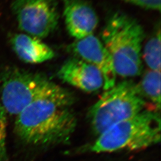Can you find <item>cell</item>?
Here are the masks:
<instances>
[{
  "label": "cell",
  "instance_id": "obj_1",
  "mask_svg": "<svg viewBox=\"0 0 161 161\" xmlns=\"http://www.w3.org/2000/svg\"><path fill=\"white\" fill-rule=\"evenodd\" d=\"M74 102L71 93L62 86L35 100L16 116L17 138L23 144L35 147L66 143L77 126Z\"/></svg>",
  "mask_w": 161,
  "mask_h": 161
},
{
  "label": "cell",
  "instance_id": "obj_2",
  "mask_svg": "<svg viewBox=\"0 0 161 161\" xmlns=\"http://www.w3.org/2000/svg\"><path fill=\"white\" fill-rule=\"evenodd\" d=\"M144 38V29L136 19L121 12L110 16L100 40L109 53L116 75L128 78L142 74Z\"/></svg>",
  "mask_w": 161,
  "mask_h": 161
},
{
  "label": "cell",
  "instance_id": "obj_3",
  "mask_svg": "<svg viewBox=\"0 0 161 161\" xmlns=\"http://www.w3.org/2000/svg\"><path fill=\"white\" fill-rule=\"evenodd\" d=\"M160 141L159 111L146 109L99 135L88 150L95 153L137 151L158 144Z\"/></svg>",
  "mask_w": 161,
  "mask_h": 161
},
{
  "label": "cell",
  "instance_id": "obj_4",
  "mask_svg": "<svg viewBox=\"0 0 161 161\" xmlns=\"http://www.w3.org/2000/svg\"><path fill=\"white\" fill-rule=\"evenodd\" d=\"M146 101L131 80L122 81L105 90L88 110L92 132L97 137L116 124L146 109Z\"/></svg>",
  "mask_w": 161,
  "mask_h": 161
},
{
  "label": "cell",
  "instance_id": "obj_5",
  "mask_svg": "<svg viewBox=\"0 0 161 161\" xmlns=\"http://www.w3.org/2000/svg\"><path fill=\"white\" fill-rule=\"evenodd\" d=\"M60 87L42 74L14 66L0 71L1 104L10 115L17 116L29 104Z\"/></svg>",
  "mask_w": 161,
  "mask_h": 161
},
{
  "label": "cell",
  "instance_id": "obj_6",
  "mask_svg": "<svg viewBox=\"0 0 161 161\" xmlns=\"http://www.w3.org/2000/svg\"><path fill=\"white\" fill-rule=\"evenodd\" d=\"M12 9L19 29L26 34L42 39L58 28L57 0H13Z\"/></svg>",
  "mask_w": 161,
  "mask_h": 161
},
{
  "label": "cell",
  "instance_id": "obj_7",
  "mask_svg": "<svg viewBox=\"0 0 161 161\" xmlns=\"http://www.w3.org/2000/svg\"><path fill=\"white\" fill-rule=\"evenodd\" d=\"M68 50L74 57L92 64L100 70L104 79V88L106 90L115 86L117 75L109 53L102 41L93 34L75 40Z\"/></svg>",
  "mask_w": 161,
  "mask_h": 161
},
{
  "label": "cell",
  "instance_id": "obj_8",
  "mask_svg": "<svg viewBox=\"0 0 161 161\" xmlns=\"http://www.w3.org/2000/svg\"><path fill=\"white\" fill-rule=\"evenodd\" d=\"M58 77L84 92H96L104 88L102 74L96 66L76 57L66 60L58 72Z\"/></svg>",
  "mask_w": 161,
  "mask_h": 161
},
{
  "label": "cell",
  "instance_id": "obj_9",
  "mask_svg": "<svg viewBox=\"0 0 161 161\" xmlns=\"http://www.w3.org/2000/svg\"><path fill=\"white\" fill-rule=\"evenodd\" d=\"M64 17L69 35L76 40L93 34L98 23L97 14L85 0H63Z\"/></svg>",
  "mask_w": 161,
  "mask_h": 161
},
{
  "label": "cell",
  "instance_id": "obj_10",
  "mask_svg": "<svg viewBox=\"0 0 161 161\" xmlns=\"http://www.w3.org/2000/svg\"><path fill=\"white\" fill-rule=\"evenodd\" d=\"M10 44L18 58L23 62L39 64L50 60L55 53L41 39L26 34H13Z\"/></svg>",
  "mask_w": 161,
  "mask_h": 161
},
{
  "label": "cell",
  "instance_id": "obj_11",
  "mask_svg": "<svg viewBox=\"0 0 161 161\" xmlns=\"http://www.w3.org/2000/svg\"><path fill=\"white\" fill-rule=\"evenodd\" d=\"M161 71L149 70L146 71L138 84V90L143 96L146 98L154 106L155 109L161 108Z\"/></svg>",
  "mask_w": 161,
  "mask_h": 161
},
{
  "label": "cell",
  "instance_id": "obj_12",
  "mask_svg": "<svg viewBox=\"0 0 161 161\" xmlns=\"http://www.w3.org/2000/svg\"><path fill=\"white\" fill-rule=\"evenodd\" d=\"M161 30L160 28L145 44L142 57L150 70L161 71Z\"/></svg>",
  "mask_w": 161,
  "mask_h": 161
},
{
  "label": "cell",
  "instance_id": "obj_13",
  "mask_svg": "<svg viewBox=\"0 0 161 161\" xmlns=\"http://www.w3.org/2000/svg\"><path fill=\"white\" fill-rule=\"evenodd\" d=\"M7 113L0 103V161H9L7 148Z\"/></svg>",
  "mask_w": 161,
  "mask_h": 161
},
{
  "label": "cell",
  "instance_id": "obj_14",
  "mask_svg": "<svg viewBox=\"0 0 161 161\" xmlns=\"http://www.w3.org/2000/svg\"><path fill=\"white\" fill-rule=\"evenodd\" d=\"M144 9L160 11L161 0H122Z\"/></svg>",
  "mask_w": 161,
  "mask_h": 161
}]
</instances>
